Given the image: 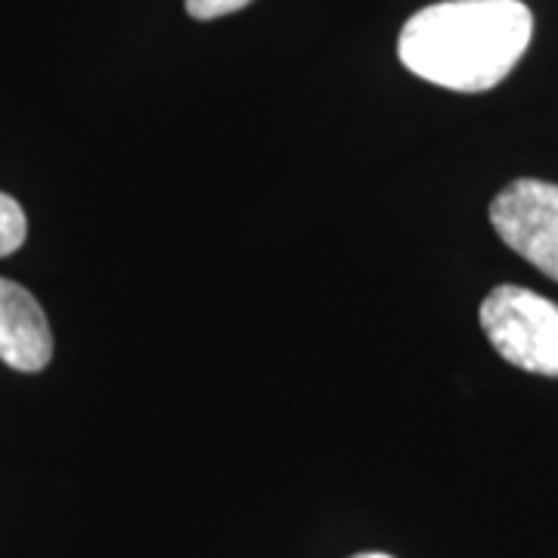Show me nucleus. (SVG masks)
<instances>
[{
  "label": "nucleus",
  "mask_w": 558,
  "mask_h": 558,
  "mask_svg": "<svg viewBox=\"0 0 558 558\" xmlns=\"http://www.w3.org/2000/svg\"><path fill=\"white\" fill-rule=\"evenodd\" d=\"M53 357L47 314L28 289L0 277V360L16 373H40Z\"/></svg>",
  "instance_id": "4"
},
{
  "label": "nucleus",
  "mask_w": 558,
  "mask_h": 558,
  "mask_svg": "<svg viewBox=\"0 0 558 558\" xmlns=\"http://www.w3.org/2000/svg\"><path fill=\"white\" fill-rule=\"evenodd\" d=\"M354 558H391V556H385V553H363V556H354Z\"/></svg>",
  "instance_id": "7"
},
{
  "label": "nucleus",
  "mask_w": 558,
  "mask_h": 558,
  "mask_svg": "<svg viewBox=\"0 0 558 558\" xmlns=\"http://www.w3.org/2000/svg\"><path fill=\"white\" fill-rule=\"evenodd\" d=\"M481 329L502 360L558 379V304L521 286H499L481 304Z\"/></svg>",
  "instance_id": "2"
},
{
  "label": "nucleus",
  "mask_w": 558,
  "mask_h": 558,
  "mask_svg": "<svg viewBox=\"0 0 558 558\" xmlns=\"http://www.w3.org/2000/svg\"><path fill=\"white\" fill-rule=\"evenodd\" d=\"M25 236H28V220L22 205L13 196L0 193V258L22 248Z\"/></svg>",
  "instance_id": "5"
},
{
  "label": "nucleus",
  "mask_w": 558,
  "mask_h": 558,
  "mask_svg": "<svg viewBox=\"0 0 558 558\" xmlns=\"http://www.w3.org/2000/svg\"><path fill=\"white\" fill-rule=\"evenodd\" d=\"M534 16L521 0H444L418 10L400 32V62L438 87L481 94L524 57Z\"/></svg>",
  "instance_id": "1"
},
{
  "label": "nucleus",
  "mask_w": 558,
  "mask_h": 558,
  "mask_svg": "<svg viewBox=\"0 0 558 558\" xmlns=\"http://www.w3.org/2000/svg\"><path fill=\"white\" fill-rule=\"evenodd\" d=\"M252 0H186V13L193 20H220V16H230L236 13L242 7H248Z\"/></svg>",
  "instance_id": "6"
},
{
  "label": "nucleus",
  "mask_w": 558,
  "mask_h": 558,
  "mask_svg": "<svg viewBox=\"0 0 558 558\" xmlns=\"http://www.w3.org/2000/svg\"><path fill=\"white\" fill-rule=\"evenodd\" d=\"M490 223L512 252L558 282V186L521 178L490 205Z\"/></svg>",
  "instance_id": "3"
}]
</instances>
